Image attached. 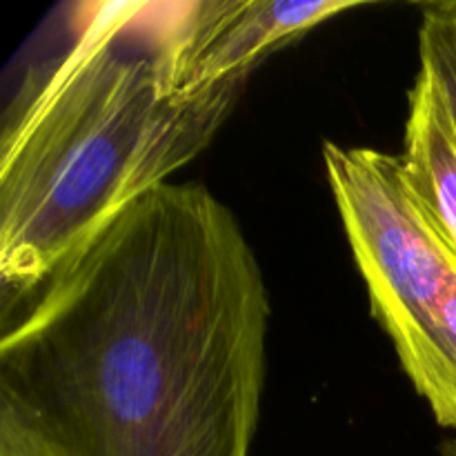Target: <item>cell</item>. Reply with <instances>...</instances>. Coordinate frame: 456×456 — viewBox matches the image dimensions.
<instances>
[{
    "mask_svg": "<svg viewBox=\"0 0 456 456\" xmlns=\"http://www.w3.org/2000/svg\"><path fill=\"white\" fill-rule=\"evenodd\" d=\"M444 456H456V441H448V444H444Z\"/></svg>",
    "mask_w": 456,
    "mask_h": 456,
    "instance_id": "ba28073f",
    "label": "cell"
},
{
    "mask_svg": "<svg viewBox=\"0 0 456 456\" xmlns=\"http://www.w3.org/2000/svg\"><path fill=\"white\" fill-rule=\"evenodd\" d=\"M323 160L372 314L436 421L456 428V341L445 323L456 256L410 187L401 156L325 142Z\"/></svg>",
    "mask_w": 456,
    "mask_h": 456,
    "instance_id": "3957f363",
    "label": "cell"
},
{
    "mask_svg": "<svg viewBox=\"0 0 456 456\" xmlns=\"http://www.w3.org/2000/svg\"><path fill=\"white\" fill-rule=\"evenodd\" d=\"M419 58L421 71L435 83L456 134V0L423 7Z\"/></svg>",
    "mask_w": 456,
    "mask_h": 456,
    "instance_id": "8992f818",
    "label": "cell"
},
{
    "mask_svg": "<svg viewBox=\"0 0 456 456\" xmlns=\"http://www.w3.org/2000/svg\"><path fill=\"white\" fill-rule=\"evenodd\" d=\"M31 294L0 341V456H249L270 294L208 187L147 191Z\"/></svg>",
    "mask_w": 456,
    "mask_h": 456,
    "instance_id": "6da1fadb",
    "label": "cell"
},
{
    "mask_svg": "<svg viewBox=\"0 0 456 456\" xmlns=\"http://www.w3.org/2000/svg\"><path fill=\"white\" fill-rule=\"evenodd\" d=\"M176 4L94 3L0 138V276L36 292L76 249L212 142L249 76L174 92Z\"/></svg>",
    "mask_w": 456,
    "mask_h": 456,
    "instance_id": "7a4b0ae2",
    "label": "cell"
},
{
    "mask_svg": "<svg viewBox=\"0 0 456 456\" xmlns=\"http://www.w3.org/2000/svg\"><path fill=\"white\" fill-rule=\"evenodd\" d=\"M445 323H448L450 332H452V337L456 341V289H454L452 297H450L448 305H445Z\"/></svg>",
    "mask_w": 456,
    "mask_h": 456,
    "instance_id": "52a82bcc",
    "label": "cell"
},
{
    "mask_svg": "<svg viewBox=\"0 0 456 456\" xmlns=\"http://www.w3.org/2000/svg\"><path fill=\"white\" fill-rule=\"evenodd\" d=\"M354 0H196L178 3L165 34V67L178 94L249 76L258 61Z\"/></svg>",
    "mask_w": 456,
    "mask_h": 456,
    "instance_id": "277c9868",
    "label": "cell"
},
{
    "mask_svg": "<svg viewBox=\"0 0 456 456\" xmlns=\"http://www.w3.org/2000/svg\"><path fill=\"white\" fill-rule=\"evenodd\" d=\"M405 176L419 203L456 256V134L435 83L419 71L410 92Z\"/></svg>",
    "mask_w": 456,
    "mask_h": 456,
    "instance_id": "5b68a950",
    "label": "cell"
}]
</instances>
